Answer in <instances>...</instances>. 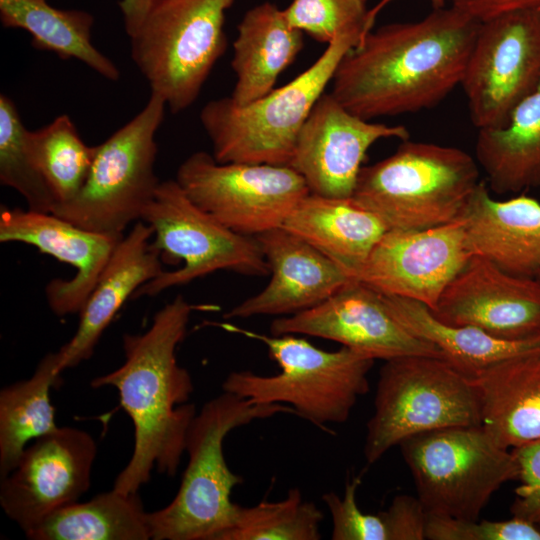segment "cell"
<instances>
[{
    "label": "cell",
    "mask_w": 540,
    "mask_h": 540,
    "mask_svg": "<svg viewBox=\"0 0 540 540\" xmlns=\"http://www.w3.org/2000/svg\"><path fill=\"white\" fill-rule=\"evenodd\" d=\"M479 25L450 6L371 30L340 61L330 93L366 120L433 108L461 84Z\"/></svg>",
    "instance_id": "1"
},
{
    "label": "cell",
    "mask_w": 540,
    "mask_h": 540,
    "mask_svg": "<svg viewBox=\"0 0 540 540\" xmlns=\"http://www.w3.org/2000/svg\"><path fill=\"white\" fill-rule=\"evenodd\" d=\"M196 308L182 295L176 296L156 312L144 333L123 335L124 363L91 381L93 388L118 390L134 426L132 456L114 482L119 492L137 493L154 467L168 476L178 470L196 408L188 403L193 382L178 364L176 349Z\"/></svg>",
    "instance_id": "2"
},
{
    "label": "cell",
    "mask_w": 540,
    "mask_h": 540,
    "mask_svg": "<svg viewBox=\"0 0 540 540\" xmlns=\"http://www.w3.org/2000/svg\"><path fill=\"white\" fill-rule=\"evenodd\" d=\"M295 411L285 404L254 403L235 394L206 402L193 418L185 440L188 463L174 499L148 513L154 540H218L235 520L238 504L231 500L243 478L226 463L225 437L257 419Z\"/></svg>",
    "instance_id": "3"
},
{
    "label": "cell",
    "mask_w": 540,
    "mask_h": 540,
    "mask_svg": "<svg viewBox=\"0 0 540 540\" xmlns=\"http://www.w3.org/2000/svg\"><path fill=\"white\" fill-rule=\"evenodd\" d=\"M479 183V165L467 152L406 139L361 168L351 199L387 230H424L460 220Z\"/></svg>",
    "instance_id": "4"
},
{
    "label": "cell",
    "mask_w": 540,
    "mask_h": 540,
    "mask_svg": "<svg viewBox=\"0 0 540 540\" xmlns=\"http://www.w3.org/2000/svg\"><path fill=\"white\" fill-rule=\"evenodd\" d=\"M220 326L263 343L280 368L274 375L231 372L222 383L225 392L254 403L286 404L295 415L327 432V425L346 422L358 398L369 391L368 373L375 360L347 347L327 351L298 335H265L228 323Z\"/></svg>",
    "instance_id": "5"
},
{
    "label": "cell",
    "mask_w": 540,
    "mask_h": 540,
    "mask_svg": "<svg viewBox=\"0 0 540 540\" xmlns=\"http://www.w3.org/2000/svg\"><path fill=\"white\" fill-rule=\"evenodd\" d=\"M363 29L338 35L305 71L262 97L239 105L229 97L209 101L200 112L217 162L289 164L301 128Z\"/></svg>",
    "instance_id": "6"
},
{
    "label": "cell",
    "mask_w": 540,
    "mask_h": 540,
    "mask_svg": "<svg viewBox=\"0 0 540 540\" xmlns=\"http://www.w3.org/2000/svg\"><path fill=\"white\" fill-rule=\"evenodd\" d=\"M473 425H481V416L470 377L439 357L387 360L379 371L374 412L366 426L364 458L371 465L414 435Z\"/></svg>",
    "instance_id": "7"
},
{
    "label": "cell",
    "mask_w": 540,
    "mask_h": 540,
    "mask_svg": "<svg viewBox=\"0 0 540 540\" xmlns=\"http://www.w3.org/2000/svg\"><path fill=\"white\" fill-rule=\"evenodd\" d=\"M234 0H154L131 38V56L173 113L190 107L224 53Z\"/></svg>",
    "instance_id": "8"
},
{
    "label": "cell",
    "mask_w": 540,
    "mask_h": 540,
    "mask_svg": "<svg viewBox=\"0 0 540 540\" xmlns=\"http://www.w3.org/2000/svg\"><path fill=\"white\" fill-rule=\"evenodd\" d=\"M399 446L428 514L478 520L492 495L518 479L512 451L481 425L420 433Z\"/></svg>",
    "instance_id": "9"
},
{
    "label": "cell",
    "mask_w": 540,
    "mask_h": 540,
    "mask_svg": "<svg viewBox=\"0 0 540 540\" xmlns=\"http://www.w3.org/2000/svg\"><path fill=\"white\" fill-rule=\"evenodd\" d=\"M166 107L164 99L151 92L133 119L95 146L84 185L51 213L83 229L114 235H123L132 222L141 220L160 183L154 172L155 136Z\"/></svg>",
    "instance_id": "10"
},
{
    "label": "cell",
    "mask_w": 540,
    "mask_h": 540,
    "mask_svg": "<svg viewBox=\"0 0 540 540\" xmlns=\"http://www.w3.org/2000/svg\"><path fill=\"white\" fill-rule=\"evenodd\" d=\"M141 221L153 229L151 245L163 263L182 266L163 270L134 294L156 296L216 271L266 276L269 267L255 236L236 233L196 205L174 180L161 181Z\"/></svg>",
    "instance_id": "11"
},
{
    "label": "cell",
    "mask_w": 540,
    "mask_h": 540,
    "mask_svg": "<svg viewBox=\"0 0 540 540\" xmlns=\"http://www.w3.org/2000/svg\"><path fill=\"white\" fill-rule=\"evenodd\" d=\"M187 196L232 231L257 236L281 227L309 189L293 168L261 163H220L198 151L179 166Z\"/></svg>",
    "instance_id": "12"
},
{
    "label": "cell",
    "mask_w": 540,
    "mask_h": 540,
    "mask_svg": "<svg viewBox=\"0 0 540 540\" xmlns=\"http://www.w3.org/2000/svg\"><path fill=\"white\" fill-rule=\"evenodd\" d=\"M540 83V8L481 22L461 86L478 129L504 127Z\"/></svg>",
    "instance_id": "13"
},
{
    "label": "cell",
    "mask_w": 540,
    "mask_h": 540,
    "mask_svg": "<svg viewBox=\"0 0 540 540\" xmlns=\"http://www.w3.org/2000/svg\"><path fill=\"white\" fill-rule=\"evenodd\" d=\"M96 443L86 431L58 427L23 451L1 478L0 504L27 532L56 510L77 502L90 486Z\"/></svg>",
    "instance_id": "14"
},
{
    "label": "cell",
    "mask_w": 540,
    "mask_h": 540,
    "mask_svg": "<svg viewBox=\"0 0 540 540\" xmlns=\"http://www.w3.org/2000/svg\"><path fill=\"white\" fill-rule=\"evenodd\" d=\"M270 333L328 339L373 360L411 355L444 359L437 347L394 317L381 293L357 280L311 309L276 318Z\"/></svg>",
    "instance_id": "15"
},
{
    "label": "cell",
    "mask_w": 540,
    "mask_h": 540,
    "mask_svg": "<svg viewBox=\"0 0 540 540\" xmlns=\"http://www.w3.org/2000/svg\"><path fill=\"white\" fill-rule=\"evenodd\" d=\"M473 255L461 220L424 230H387L355 280L433 310Z\"/></svg>",
    "instance_id": "16"
},
{
    "label": "cell",
    "mask_w": 540,
    "mask_h": 540,
    "mask_svg": "<svg viewBox=\"0 0 540 540\" xmlns=\"http://www.w3.org/2000/svg\"><path fill=\"white\" fill-rule=\"evenodd\" d=\"M387 138L403 141L409 132L402 125L356 116L324 93L299 132L288 166L302 176L310 193L352 198L367 151Z\"/></svg>",
    "instance_id": "17"
},
{
    "label": "cell",
    "mask_w": 540,
    "mask_h": 540,
    "mask_svg": "<svg viewBox=\"0 0 540 540\" xmlns=\"http://www.w3.org/2000/svg\"><path fill=\"white\" fill-rule=\"evenodd\" d=\"M431 312L445 323L502 340L540 338V279L513 275L473 255Z\"/></svg>",
    "instance_id": "18"
},
{
    "label": "cell",
    "mask_w": 540,
    "mask_h": 540,
    "mask_svg": "<svg viewBox=\"0 0 540 540\" xmlns=\"http://www.w3.org/2000/svg\"><path fill=\"white\" fill-rule=\"evenodd\" d=\"M123 236L86 230L53 213L4 205L0 210L2 243L34 246L76 270L71 279L55 278L45 287L58 316L80 312Z\"/></svg>",
    "instance_id": "19"
},
{
    "label": "cell",
    "mask_w": 540,
    "mask_h": 540,
    "mask_svg": "<svg viewBox=\"0 0 540 540\" xmlns=\"http://www.w3.org/2000/svg\"><path fill=\"white\" fill-rule=\"evenodd\" d=\"M255 237L271 279L262 291L226 312V319L294 315L321 304L354 280L338 264L282 226Z\"/></svg>",
    "instance_id": "20"
},
{
    "label": "cell",
    "mask_w": 540,
    "mask_h": 540,
    "mask_svg": "<svg viewBox=\"0 0 540 540\" xmlns=\"http://www.w3.org/2000/svg\"><path fill=\"white\" fill-rule=\"evenodd\" d=\"M152 236V227L139 220L119 241L79 312L75 334L56 352L61 372L89 359L124 303L163 271L160 253L151 245Z\"/></svg>",
    "instance_id": "21"
},
{
    "label": "cell",
    "mask_w": 540,
    "mask_h": 540,
    "mask_svg": "<svg viewBox=\"0 0 540 540\" xmlns=\"http://www.w3.org/2000/svg\"><path fill=\"white\" fill-rule=\"evenodd\" d=\"M469 247L517 276L540 275V202L519 195L500 201L480 181L460 219Z\"/></svg>",
    "instance_id": "22"
},
{
    "label": "cell",
    "mask_w": 540,
    "mask_h": 540,
    "mask_svg": "<svg viewBox=\"0 0 540 540\" xmlns=\"http://www.w3.org/2000/svg\"><path fill=\"white\" fill-rule=\"evenodd\" d=\"M481 426L512 450L540 439V346L507 357L471 377Z\"/></svg>",
    "instance_id": "23"
},
{
    "label": "cell",
    "mask_w": 540,
    "mask_h": 540,
    "mask_svg": "<svg viewBox=\"0 0 540 540\" xmlns=\"http://www.w3.org/2000/svg\"><path fill=\"white\" fill-rule=\"evenodd\" d=\"M282 227L318 249L354 280L387 231L376 215L351 198L313 193L295 206Z\"/></svg>",
    "instance_id": "24"
},
{
    "label": "cell",
    "mask_w": 540,
    "mask_h": 540,
    "mask_svg": "<svg viewBox=\"0 0 540 540\" xmlns=\"http://www.w3.org/2000/svg\"><path fill=\"white\" fill-rule=\"evenodd\" d=\"M302 47L303 32L276 5L265 2L248 10L233 42L236 82L230 97L244 105L270 92Z\"/></svg>",
    "instance_id": "25"
},
{
    "label": "cell",
    "mask_w": 540,
    "mask_h": 540,
    "mask_svg": "<svg viewBox=\"0 0 540 540\" xmlns=\"http://www.w3.org/2000/svg\"><path fill=\"white\" fill-rule=\"evenodd\" d=\"M475 155L497 194L540 186V83L504 127L478 130Z\"/></svg>",
    "instance_id": "26"
},
{
    "label": "cell",
    "mask_w": 540,
    "mask_h": 540,
    "mask_svg": "<svg viewBox=\"0 0 540 540\" xmlns=\"http://www.w3.org/2000/svg\"><path fill=\"white\" fill-rule=\"evenodd\" d=\"M382 295L394 317L409 332L437 347L445 360L470 378L507 357L540 346V338L498 339L472 326L445 323L421 302Z\"/></svg>",
    "instance_id": "27"
},
{
    "label": "cell",
    "mask_w": 540,
    "mask_h": 540,
    "mask_svg": "<svg viewBox=\"0 0 540 540\" xmlns=\"http://www.w3.org/2000/svg\"><path fill=\"white\" fill-rule=\"evenodd\" d=\"M0 20L5 28H20L32 36V45L63 60L75 58L108 80L119 70L91 42L93 16L83 10H62L48 0H0Z\"/></svg>",
    "instance_id": "28"
},
{
    "label": "cell",
    "mask_w": 540,
    "mask_h": 540,
    "mask_svg": "<svg viewBox=\"0 0 540 540\" xmlns=\"http://www.w3.org/2000/svg\"><path fill=\"white\" fill-rule=\"evenodd\" d=\"M32 540H147L148 512L137 493L114 488L66 505L25 532Z\"/></svg>",
    "instance_id": "29"
},
{
    "label": "cell",
    "mask_w": 540,
    "mask_h": 540,
    "mask_svg": "<svg viewBox=\"0 0 540 540\" xmlns=\"http://www.w3.org/2000/svg\"><path fill=\"white\" fill-rule=\"evenodd\" d=\"M57 353L47 354L27 380L0 392V475L17 465L26 444L55 431V410L49 391L61 383Z\"/></svg>",
    "instance_id": "30"
},
{
    "label": "cell",
    "mask_w": 540,
    "mask_h": 540,
    "mask_svg": "<svg viewBox=\"0 0 540 540\" xmlns=\"http://www.w3.org/2000/svg\"><path fill=\"white\" fill-rule=\"evenodd\" d=\"M28 144L55 205L73 199L88 176L95 146H88L82 141L67 115L58 116L41 129L28 131Z\"/></svg>",
    "instance_id": "31"
},
{
    "label": "cell",
    "mask_w": 540,
    "mask_h": 540,
    "mask_svg": "<svg viewBox=\"0 0 540 540\" xmlns=\"http://www.w3.org/2000/svg\"><path fill=\"white\" fill-rule=\"evenodd\" d=\"M324 515L298 488L282 500L244 507L238 504L235 520L218 540H319Z\"/></svg>",
    "instance_id": "32"
},
{
    "label": "cell",
    "mask_w": 540,
    "mask_h": 540,
    "mask_svg": "<svg viewBox=\"0 0 540 540\" xmlns=\"http://www.w3.org/2000/svg\"><path fill=\"white\" fill-rule=\"evenodd\" d=\"M28 131L14 102L1 94L0 182L21 194L28 209L51 213L55 199L32 159Z\"/></svg>",
    "instance_id": "33"
},
{
    "label": "cell",
    "mask_w": 540,
    "mask_h": 540,
    "mask_svg": "<svg viewBox=\"0 0 540 540\" xmlns=\"http://www.w3.org/2000/svg\"><path fill=\"white\" fill-rule=\"evenodd\" d=\"M283 11L292 27L329 44L354 29H363L365 36L369 10L367 0H292Z\"/></svg>",
    "instance_id": "34"
},
{
    "label": "cell",
    "mask_w": 540,
    "mask_h": 540,
    "mask_svg": "<svg viewBox=\"0 0 540 540\" xmlns=\"http://www.w3.org/2000/svg\"><path fill=\"white\" fill-rule=\"evenodd\" d=\"M361 478L347 481L342 497L336 492L322 496L331 516L333 540H388V533L380 513L363 512L356 500Z\"/></svg>",
    "instance_id": "35"
},
{
    "label": "cell",
    "mask_w": 540,
    "mask_h": 540,
    "mask_svg": "<svg viewBox=\"0 0 540 540\" xmlns=\"http://www.w3.org/2000/svg\"><path fill=\"white\" fill-rule=\"evenodd\" d=\"M511 451L518 464L520 481L511 505L512 515L540 526V439Z\"/></svg>",
    "instance_id": "36"
},
{
    "label": "cell",
    "mask_w": 540,
    "mask_h": 540,
    "mask_svg": "<svg viewBox=\"0 0 540 540\" xmlns=\"http://www.w3.org/2000/svg\"><path fill=\"white\" fill-rule=\"evenodd\" d=\"M379 513L384 520L388 540L426 539L428 513L418 497L397 495L389 507Z\"/></svg>",
    "instance_id": "37"
},
{
    "label": "cell",
    "mask_w": 540,
    "mask_h": 540,
    "mask_svg": "<svg viewBox=\"0 0 540 540\" xmlns=\"http://www.w3.org/2000/svg\"><path fill=\"white\" fill-rule=\"evenodd\" d=\"M447 1V0H446ZM450 6L478 22L530 8H540V0H448Z\"/></svg>",
    "instance_id": "38"
},
{
    "label": "cell",
    "mask_w": 540,
    "mask_h": 540,
    "mask_svg": "<svg viewBox=\"0 0 540 540\" xmlns=\"http://www.w3.org/2000/svg\"><path fill=\"white\" fill-rule=\"evenodd\" d=\"M426 539L482 540L479 520H465L447 515L428 514Z\"/></svg>",
    "instance_id": "39"
},
{
    "label": "cell",
    "mask_w": 540,
    "mask_h": 540,
    "mask_svg": "<svg viewBox=\"0 0 540 540\" xmlns=\"http://www.w3.org/2000/svg\"><path fill=\"white\" fill-rule=\"evenodd\" d=\"M482 540H540V526L513 516L508 520L480 521Z\"/></svg>",
    "instance_id": "40"
},
{
    "label": "cell",
    "mask_w": 540,
    "mask_h": 540,
    "mask_svg": "<svg viewBox=\"0 0 540 540\" xmlns=\"http://www.w3.org/2000/svg\"><path fill=\"white\" fill-rule=\"evenodd\" d=\"M153 2L154 0H121L119 2L125 31L129 37L137 32Z\"/></svg>",
    "instance_id": "41"
},
{
    "label": "cell",
    "mask_w": 540,
    "mask_h": 540,
    "mask_svg": "<svg viewBox=\"0 0 540 540\" xmlns=\"http://www.w3.org/2000/svg\"><path fill=\"white\" fill-rule=\"evenodd\" d=\"M393 0H380L376 6L368 11L366 25H365V35L372 30L374 21L378 13ZM434 9L445 7L446 0H429Z\"/></svg>",
    "instance_id": "42"
},
{
    "label": "cell",
    "mask_w": 540,
    "mask_h": 540,
    "mask_svg": "<svg viewBox=\"0 0 540 540\" xmlns=\"http://www.w3.org/2000/svg\"><path fill=\"white\" fill-rule=\"evenodd\" d=\"M537 278H539V279H540V275H539V276H538Z\"/></svg>",
    "instance_id": "43"
}]
</instances>
